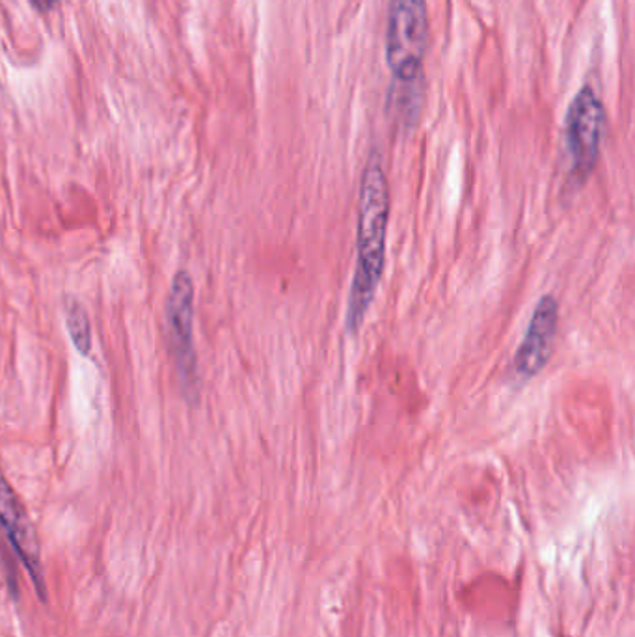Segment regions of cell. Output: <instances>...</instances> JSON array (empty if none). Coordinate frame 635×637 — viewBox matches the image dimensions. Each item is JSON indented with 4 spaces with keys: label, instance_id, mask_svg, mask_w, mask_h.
Listing matches in <instances>:
<instances>
[{
    "label": "cell",
    "instance_id": "6da1fadb",
    "mask_svg": "<svg viewBox=\"0 0 635 637\" xmlns=\"http://www.w3.org/2000/svg\"><path fill=\"white\" fill-rule=\"evenodd\" d=\"M390 190L381 157L371 155L363 168L358 206L357 267L352 276L351 297L347 308V330L362 327L381 284L386 255Z\"/></svg>",
    "mask_w": 635,
    "mask_h": 637
},
{
    "label": "cell",
    "instance_id": "7a4b0ae2",
    "mask_svg": "<svg viewBox=\"0 0 635 637\" xmlns=\"http://www.w3.org/2000/svg\"><path fill=\"white\" fill-rule=\"evenodd\" d=\"M429 42V15L425 0H390L386 62L399 85L421 79Z\"/></svg>",
    "mask_w": 635,
    "mask_h": 637
},
{
    "label": "cell",
    "instance_id": "3957f363",
    "mask_svg": "<svg viewBox=\"0 0 635 637\" xmlns=\"http://www.w3.org/2000/svg\"><path fill=\"white\" fill-rule=\"evenodd\" d=\"M604 129V105L591 86H583L572 99L569 112H567V122H565L570 168H572V176L580 183L591 176L594 164L599 161Z\"/></svg>",
    "mask_w": 635,
    "mask_h": 637
},
{
    "label": "cell",
    "instance_id": "277c9868",
    "mask_svg": "<svg viewBox=\"0 0 635 637\" xmlns=\"http://www.w3.org/2000/svg\"><path fill=\"white\" fill-rule=\"evenodd\" d=\"M169 351L176 362L177 375L187 397L198 395V356L194 349V284L185 271H179L169 287L166 300Z\"/></svg>",
    "mask_w": 635,
    "mask_h": 637
},
{
    "label": "cell",
    "instance_id": "5b68a950",
    "mask_svg": "<svg viewBox=\"0 0 635 637\" xmlns=\"http://www.w3.org/2000/svg\"><path fill=\"white\" fill-rule=\"evenodd\" d=\"M0 526L7 531L8 540L18 553L19 561L31 574L32 582L37 589V595L42 601H45V580H43L42 559H40L36 534H34L31 520L26 516V510L19 502L18 494L13 492L12 485L2 474V468H0Z\"/></svg>",
    "mask_w": 635,
    "mask_h": 637
},
{
    "label": "cell",
    "instance_id": "8992f818",
    "mask_svg": "<svg viewBox=\"0 0 635 637\" xmlns=\"http://www.w3.org/2000/svg\"><path fill=\"white\" fill-rule=\"evenodd\" d=\"M559 327V304L551 295L540 298L532 319L527 322L526 334L515 356L516 375L533 378L550 362L554 341Z\"/></svg>",
    "mask_w": 635,
    "mask_h": 637
},
{
    "label": "cell",
    "instance_id": "52a82bcc",
    "mask_svg": "<svg viewBox=\"0 0 635 637\" xmlns=\"http://www.w3.org/2000/svg\"><path fill=\"white\" fill-rule=\"evenodd\" d=\"M516 585L500 574L475 578L462 595L470 612L486 620L507 619L516 607Z\"/></svg>",
    "mask_w": 635,
    "mask_h": 637
},
{
    "label": "cell",
    "instance_id": "ba28073f",
    "mask_svg": "<svg viewBox=\"0 0 635 637\" xmlns=\"http://www.w3.org/2000/svg\"><path fill=\"white\" fill-rule=\"evenodd\" d=\"M64 317H66L67 332L72 338L73 345L80 356H90L91 352V327L88 314L77 298H66L64 303Z\"/></svg>",
    "mask_w": 635,
    "mask_h": 637
},
{
    "label": "cell",
    "instance_id": "9c48e42d",
    "mask_svg": "<svg viewBox=\"0 0 635 637\" xmlns=\"http://www.w3.org/2000/svg\"><path fill=\"white\" fill-rule=\"evenodd\" d=\"M31 2L40 12H48V10H53L56 4V0H31Z\"/></svg>",
    "mask_w": 635,
    "mask_h": 637
}]
</instances>
